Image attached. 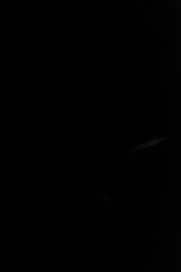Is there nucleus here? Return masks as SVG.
I'll list each match as a JSON object with an SVG mask.
<instances>
[{
	"label": "nucleus",
	"instance_id": "nucleus-1",
	"mask_svg": "<svg viewBox=\"0 0 181 272\" xmlns=\"http://www.w3.org/2000/svg\"><path fill=\"white\" fill-rule=\"evenodd\" d=\"M168 136H166L165 138H160V139H155V140H151V141H147V142H146L144 144H141L139 146H138L135 150H134L133 152L132 153V154L134 152H136V150H138L141 148H145V147H150V146H154L156 144L159 143L160 142L162 141L163 140H164L165 139H166V138H168Z\"/></svg>",
	"mask_w": 181,
	"mask_h": 272
}]
</instances>
